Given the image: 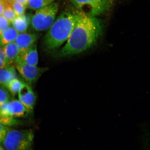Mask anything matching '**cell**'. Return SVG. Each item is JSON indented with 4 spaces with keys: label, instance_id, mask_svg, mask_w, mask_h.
Wrapping results in <instances>:
<instances>
[{
    "label": "cell",
    "instance_id": "6da1fadb",
    "mask_svg": "<svg viewBox=\"0 0 150 150\" xmlns=\"http://www.w3.org/2000/svg\"><path fill=\"white\" fill-rule=\"evenodd\" d=\"M76 23L67 42L59 53V57H70L82 53L95 45L102 33V22L78 12Z\"/></svg>",
    "mask_w": 150,
    "mask_h": 150
},
{
    "label": "cell",
    "instance_id": "7a4b0ae2",
    "mask_svg": "<svg viewBox=\"0 0 150 150\" xmlns=\"http://www.w3.org/2000/svg\"><path fill=\"white\" fill-rule=\"evenodd\" d=\"M78 13H61L45 35L43 45L47 52L55 51L70 37L76 23Z\"/></svg>",
    "mask_w": 150,
    "mask_h": 150
},
{
    "label": "cell",
    "instance_id": "3957f363",
    "mask_svg": "<svg viewBox=\"0 0 150 150\" xmlns=\"http://www.w3.org/2000/svg\"><path fill=\"white\" fill-rule=\"evenodd\" d=\"M34 134L30 129L8 128L1 144L5 150H32Z\"/></svg>",
    "mask_w": 150,
    "mask_h": 150
},
{
    "label": "cell",
    "instance_id": "277c9868",
    "mask_svg": "<svg viewBox=\"0 0 150 150\" xmlns=\"http://www.w3.org/2000/svg\"><path fill=\"white\" fill-rule=\"evenodd\" d=\"M59 7V3L53 2L36 11L34 14L29 16L30 24L31 28L37 31L48 30L56 19Z\"/></svg>",
    "mask_w": 150,
    "mask_h": 150
},
{
    "label": "cell",
    "instance_id": "5b68a950",
    "mask_svg": "<svg viewBox=\"0 0 150 150\" xmlns=\"http://www.w3.org/2000/svg\"><path fill=\"white\" fill-rule=\"evenodd\" d=\"M79 12L90 18L95 17L108 10L111 6L110 0H70Z\"/></svg>",
    "mask_w": 150,
    "mask_h": 150
},
{
    "label": "cell",
    "instance_id": "8992f818",
    "mask_svg": "<svg viewBox=\"0 0 150 150\" xmlns=\"http://www.w3.org/2000/svg\"><path fill=\"white\" fill-rule=\"evenodd\" d=\"M0 112L3 115L15 118L24 117L30 112L20 101L11 99L0 108Z\"/></svg>",
    "mask_w": 150,
    "mask_h": 150
},
{
    "label": "cell",
    "instance_id": "52a82bcc",
    "mask_svg": "<svg viewBox=\"0 0 150 150\" xmlns=\"http://www.w3.org/2000/svg\"><path fill=\"white\" fill-rule=\"evenodd\" d=\"M16 64L17 70L29 85L34 83L45 70L44 68L22 63Z\"/></svg>",
    "mask_w": 150,
    "mask_h": 150
},
{
    "label": "cell",
    "instance_id": "ba28073f",
    "mask_svg": "<svg viewBox=\"0 0 150 150\" xmlns=\"http://www.w3.org/2000/svg\"><path fill=\"white\" fill-rule=\"evenodd\" d=\"M19 100L30 112L33 111L36 103V96L29 84L22 82L18 93Z\"/></svg>",
    "mask_w": 150,
    "mask_h": 150
},
{
    "label": "cell",
    "instance_id": "9c48e42d",
    "mask_svg": "<svg viewBox=\"0 0 150 150\" xmlns=\"http://www.w3.org/2000/svg\"><path fill=\"white\" fill-rule=\"evenodd\" d=\"M38 36L35 33H19L14 42L21 52L36 44Z\"/></svg>",
    "mask_w": 150,
    "mask_h": 150
},
{
    "label": "cell",
    "instance_id": "30bf717a",
    "mask_svg": "<svg viewBox=\"0 0 150 150\" xmlns=\"http://www.w3.org/2000/svg\"><path fill=\"white\" fill-rule=\"evenodd\" d=\"M38 62V55L36 44L25 51L21 53L15 64L22 63L25 64L37 66Z\"/></svg>",
    "mask_w": 150,
    "mask_h": 150
},
{
    "label": "cell",
    "instance_id": "8fae6325",
    "mask_svg": "<svg viewBox=\"0 0 150 150\" xmlns=\"http://www.w3.org/2000/svg\"><path fill=\"white\" fill-rule=\"evenodd\" d=\"M7 63L11 65L16 64L21 52L14 42L9 43L2 47Z\"/></svg>",
    "mask_w": 150,
    "mask_h": 150
},
{
    "label": "cell",
    "instance_id": "7c38bea8",
    "mask_svg": "<svg viewBox=\"0 0 150 150\" xmlns=\"http://www.w3.org/2000/svg\"><path fill=\"white\" fill-rule=\"evenodd\" d=\"M11 23L19 33H26L30 24L29 16L23 14L17 16Z\"/></svg>",
    "mask_w": 150,
    "mask_h": 150
},
{
    "label": "cell",
    "instance_id": "4fadbf2b",
    "mask_svg": "<svg viewBox=\"0 0 150 150\" xmlns=\"http://www.w3.org/2000/svg\"><path fill=\"white\" fill-rule=\"evenodd\" d=\"M15 78H16V74L13 67L10 65L0 69V87L6 88L8 82Z\"/></svg>",
    "mask_w": 150,
    "mask_h": 150
},
{
    "label": "cell",
    "instance_id": "5bb4252c",
    "mask_svg": "<svg viewBox=\"0 0 150 150\" xmlns=\"http://www.w3.org/2000/svg\"><path fill=\"white\" fill-rule=\"evenodd\" d=\"M19 33L13 27L9 26L2 31L0 35V46L3 47L15 42Z\"/></svg>",
    "mask_w": 150,
    "mask_h": 150
},
{
    "label": "cell",
    "instance_id": "9a60e30c",
    "mask_svg": "<svg viewBox=\"0 0 150 150\" xmlns=\"http://www.w3.org/2000/svg\"><path fill=\"white\" fill-rule=\"evenodd\" d=\"M53 1L49 0H28L27 8L37 11L44 8Z\"/></svg>",
    "mask_w": 150,
    "mask_h": 150
},
{
    "label": "cell",
    "instance_id": "2e32d148",
    "mask_svg": "<svg viewBox=\"0 0 150 150\" xmlns=\"http://www.w3.org/2000/svg\"><path fill=\"white\" fill-rule=\"evenodd\" d=\"M22 82L17 78H14L8 82L6 88L8 90L13 96H14L18 93L21 86Z\"/></svg>",
    "mask_w": 150,
    "mask_h": 150
},
{
    "label": "cell",
    "instance_id": "e0dca14e",
    "mask_svg": "<svg viewBox=\"0 0 150 150\" xmlns=\"http://www.w3.org/2000/svg\"><path fill=\"white\" fill-rule=\"evenodd\" d=\"M2 16L11 23L17 16L16 13L9 3L8 0L5 1V8Z\"/></svg>",
    "mask_w": 150,
    "mask_h": 150
},
{
    "label": "cell",
    "instance_id": "ac0fdd59",
    "mask_svg": "<svg viewBox=\"0 0 150 150\" xmlns=\"http://www.w3.org/2000/svg\"><path fill=\"white\" fill-rule=\"evenodd\" d=\"M8 1L16 13L17 16L24 14L26 9L27 8V6L18 2L9 0H8Z\"/></svg>",
    "mask_w": 150,
    "mask_h": 150
},
{
    "label": "cell",
    "instance_id": "d6986e66",
    "mask_svg": "<svg viewBox=\"0 0 150 150\" xmlns=\"http://www.w3.org/2000/svg\"><path fill=\"white\" fill-rule=\"evenodd\" d=\"M19 121L15 118L3 115L0 112V123L7 127L15 126L19 124Z\"/></svg>",
    "mask_w": 150,
    "mask_h": 150
},
{
    "label": "cell",
    "instance_id": "ffe728a7",
    "mask_svg": "<svg viewBox=\"0 0 150 150\" xmlns=\"http://www.w3.org/2000/svg\"><path fill=\"white\" fill-rule=\"evenodd\" d=\"M11 99V96L6 88L0 87V108Z\"/></svg>",
    "mask_w": 150,
    "mask_h": 150
},
{
    "label": "cell",
    "instance_id": "44dd1931",
    "mask_svg": "<svg viewBox=\"0 0 150 150\" xmlns=\"http://www.w3.org/2000/svg\"><path fill=\"white\" fill-rule=\"evenodd\" d=\"M10 23L2 15L0 16V30L2 32L10 26Z\"/></svg>",
    "mask_w": 150,
    "mask_h": 150
},
{
    "label": "cell",
    "instance_id": "7402d4cb",
    "mask_svg": "<svg viewBox=\"0 0 150 150\" xmlns=\"http://www.w3.org/2000/svg\"><path fill=\"white\" fill-rule=\"evenodd\" d=\"M8 128V127L5 126L0 123V144H1L4 139Z\"/></svg>",
    "mask_w": 150,
    "mask_h": 150
},
{
    "label": "cell",
    "instance_id": "603a6c76",
    "mask_svg": "<svg viewBox=\"0 0 150 150\" xmlns=\"http://www.w3.org/2000/svg\"><path fill=\"white\" fill-rule=\"evenodd\" d=\"M0 58L2 59L5 62L7 63L4 52L2 47L1 46H0Z\"/></svg>",
    "mask_w": 150,
    "mask_h": 150
},
{
    "label": "cell",
    "instance_id": "cb8c5ba5",
    "mask_svg": "<svg viewBox=\"0 0 150 150\" xmlns=\"http://www.w3.org/2000/svg\"><path fill=\"white\" fill-rule=\"evenodd\" d=\"M5 0H0V16L2 15L5 8Z\"/></svg>",
    "mask_w": 150,
    "mask_h": 150
},
{
    "label": "cell",
    "instance_id": "d4e9b609",
    "mask_svg": "<svg viewBox=\"0 0 150 150\" xmlns=\"http://www.w3.org/2000/svg\"><path fill=\"white\" fill-rule=\"evenodd\" d=\"M11 65L8 64L0 58V69L5 68Z\"/></svg>",
    "mask_w": 150,
    "mask_h": 150
},
{
    "label": "cell",
    "instance_id": "484cf974",
    "mask_svg": "<svg viewBox=\"0 0 150 150\" xmlns=\"http://www.w3.org/2000/svg\"><path fill=\"white\" fill-rule=\"evenodd\" d=\"M9 1H14L22 4L27 6L28 0H9Z\"/></svg>",
    "mask_w": 150,
    "mask_h": 150
},
{
    "label": "cell",
    "instance_id": "4316f807",
    "mask_svg": "<svg viewBox=\"0 0 150 150\" xmlns=\"http://www.w3.org/2000/svg\"><path fill=\"white\" fill-rule=\"evenodd\" d=\"M0 150H4L3 146H2L1 144H0Z\"/></svg>",
    "mask_w": 150,
    "mask_h": 150
},
{
    "label": "cell",
    "instance_id": "83f0119b",
    "mask_svg": "<svg viewBox=\"0 0 150 150\" xmlns=\"http://www.w3.org/2000/svg\"><path fill=\"white\" fill-rule=\"evenodd\" d=\"M110 1H111V2L112 3L114 1V0H110Z\"/></svg>",
    "mask_w": 150,
    "mask_h": 150
},
{
    "label": "cell",
    "instance_id": "f1b7e54d",
    "mask_svg": "<svg viewBox=\"0 0 150 150\" xmlns=\"http://www.w3.org/2000/svg\"><path fill=\"white\" fill-rule=\"evenodd\" d=\"M1 33L2 32L1 31V30H0V35H1Z\"/></svg>",
    "mask_w": 150,
    "mask_h": 150
},
{
    "label": "cell",
    "instance_id": "f546056e",
    "mask_svg": "<svg viewBox=\"0 0 150 150\" xmlns=\"http://www.w3.org/2000/svg\"><path fill=\"white\" fill-rule=\"evenodd\" d=\"M49 1H53L54 0H49Z\"/></svg>",
    "mask_w": 150,
    "mask_h": 150
}]
</instances>
